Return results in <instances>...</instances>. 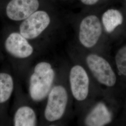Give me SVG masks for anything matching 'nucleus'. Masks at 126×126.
I'll return each instance as SVG.
<instances>
[{"instance_id": "obj_1", "label": "nucleus", "mask_w": 126, "mask_h": 126, "mask_svg": "<svg viewBox=\"0 0 126 126\" xmlns=\"http://www.w3.org/2000/svg\"><path fill=\"white\" fill-rule=\"evenodd\" d=\"M55 75L50 63L41 62L36 64L30 80V94L34 101H42L49 94Z\"/></svg>"}, {"instance_id": "obj_2", "label": "nucleus", "mask_w": 126, "mask_h": 126, "mask_svg": "<svg viewBox=\"0 0 126 126\" xmlns=\"http://www.w3.org/2000/svg\"><path fill=\"white\" fill-rule=\"evenodd\" d=\"M86 65L95 79L103 86L112 87L116 84L117 77L108 61L98 54H88Z\"/></svg>"}, {"instance_id": "obj_3", "label": "nucleus", "mask_w": 126, "mask_h": 126, "mask_svg": "<svg viewBox=\"0 0 126 126\" xmlns=\"http://www.w3.org/2000/svg\"><path fill=\"white\" fill-rule=\"evenodd\" d=\"M68 95L62 85L55 86L50 91L45 110V117L48 122L58 121L63 117L67 106Z\"/></svg>"}, {"instance_id": "obj_4", "label": "nucleus", "mask_w": 126, "mask_h": 126, "mask_svg": "<svg viewBox=\"0 0 126 126\" xmlns=\"http://www.w3.org/2000/svg\"><path fill=\"white\" fill-rule=\"evenodd\" d=\"M69 83L74 98L78 101L85 100L89 93L90 79L85 69L76 64L71 68Z\"/></svg>"}, {"instance_id": "obj_5", "label": "nucleus", "mask_w": 126, "mask_h": 126, "mask_svg": "<svg viewBox=\"0 0 126 126\" xmlns=\"http://www.w3.org/2000/svg\"><path fill=\"white\" fill-rule=\"evenodd\" d=\"M102 32L99 19L94 15L87 16L82 20L80 24L79 40L86 48H92L97 44Z\"/></svg>"}, {"instance_id": "obj_6", "label": "nucleus", "mask_w": 126, "mask_h": 126, "mask_svg": "<svg viewBox=\"0 0 126 126\" xmlns=\"http://www.w3.org/2000/svg\"><path fill=\"white\" fill-rule=\"evenodd\" d=\"M50 23V17L46 12L36 11L21 23L20 34L28 39H34L45 30Z\"/></svg>"}, {"instance_id": "obj_7", "label": "nucleus", "mask_w": 126, "mask_h": 126, "mask_svg": "<svg viewBox=\"0 0 126 126\" xmlns=\"http://www.w3.org/2000/svg\"><path fill=\"white\" fill-rule=\"evenodd\" d=\"M39 5L38 0H11L7 6L6 13L10 19L21 21L35 12Z\"/></svg>"}, {"instance_id": "obj_8", "label": "nucleus", "mask_w": 126, "mask_h": 126, "mask_svg": "<svg viewBox=\"0 0 126 126\" xmlns=\"http://www.w3.org/2000/svg\"><path fill=\"white\" fill-rule=\"evenodd\" d=\"M7 51L14 57L20 59L26 58L32 55L33 48L26 38L18 33L9 35L5 42Z\"/></svg>"}, {"instance_id": "obj_9", "label": "nucleus", "mask_w": 126, "mask_h": 126, "mask_svg": "<svg viewBox=\"0 0 126 126\" xmlns=\"http://www.w3.org/2000/svg\"><path fill=\"white\" fill-rule=\"evenodd\" d=\"M112 120V113L107 106L99 102L87 114L84 123L86 126H104L110 123Z\"/></svg>"}, {"instance_id": "obj_10", "label": "nucleus", "mask_w": 126, "mask_h": 126, "mask_svg": "<svg viewBox=\"0 0 126 126\" xmlns=\"http://www.w3.org/2000/svg\"><path fill=\"white\" fill-rule=\"evenodd\" d=\"M14 121L15 126H36V114L32 108L28 106H23L16 111Z\"/></svg>"}, {"instance_id": "obj_11", "label": "nucleus", "mask_w": 126, "mask_h": 126, "mask_svg": "<svg viewBox=\"0 0 126 126\" xmlns=\"http://www.w3.org/2000/svg\"><path fill=\"white\" fill-rule=\"evenodd\" d=\"M102 22L106 32L111 33L122 25L123 16L122 13L117 9H108L102 15Z\"/></svg>"}, {"instance_id": "obj_12", "label": "nucleus", "mask_w": 126, "mask_h": 126, "mask_svg": "<svg viewBox=\"0 0 126 126\" xmlns=\"http://www.w3.org/2000/svg\"><path fill=\"white\" fill-rule=\"evenodd\" d=\"M13 88L12 77L6 73H0V103H4L9 99Z\"/></svg>"}, {"instance_id": "obj_13", "label": "nucleus", "mask_w": 126, "mask_h": 126, "mask_svg": "<svg viewBox=\"0 0 126 126\" xmlns=\"http://www.w3.org/2000/svg\"><path fill=\"white\" fill-rule=\"evenodd\" d=\"M115 62L119 72L126 77V45L118 50L115 56Z\"/></svg>"}, {"instance_id": "obj_14", "label": "nucleus", "mask_w": 126, "mask_h": 126, "mask_svg": "<svg viewBox=\"0 0 126 126\" xmlns=\"http://www.w3.org/2000/svg\"><path fill=\"white\" fill-rule=\"evenodd\" d=\"M99 0H81V2L87 5H92L96 3Z\"/></svg>"}]
</instances>
